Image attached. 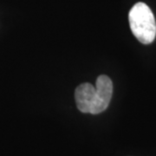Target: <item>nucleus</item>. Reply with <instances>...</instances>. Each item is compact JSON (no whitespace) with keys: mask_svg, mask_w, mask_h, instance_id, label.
<instances>
[{"mask_svg":"<svg viewBox=\"0 0 156 156\" xmlns=\"http://www.w3.org/2000/svg\"><path fill=\"white\" fill-rule=\"evenodd\" d=\"M129 25L136 38L143 44H151L156 36V22L151 9L145 3H136L128 13Z\"/></svg>","mask_w":156,"mask_h":156,"instance_id":"1","label":"nucleus"},{"mask_svg":"<svg viewBox=\"0 0 156 156\" xmlns=\"http://www.w3.org/2000/svg\"><path fill=\"white\" fill-rule=\"evenodd\" d=\"M95 89L99 95V101L92 115L100 114L106 110L109 105L113 95V83L111 79L105 75L98 76L95 83Z\"/></svg>","mask_w":156,"mask_h":156,"instance_id":"3","label":"nucleus"},{"mask_svg":"<svg viewBox=\"0 0 156 156\" xmlns=\"http://www.w3.org/2000/svg\"><path fill=\"white\" fill-rule=\"evenodd\" d=\"M75 99L77 108L83 113L93 114L99 101V95L95 86L90 83L79 85L75 91Z\"/></svg>","mask_w":156,"mask_h":156,"instance_id":"2","label":"nucleus"}]
</instances>
